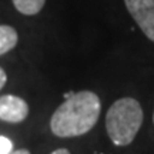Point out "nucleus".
I'll list each match as a JSON object with an SVG mask.
<instances>
[{"label":"nucleus","mask_w":154,"mask_h":154,"mask_svg":"<svg viewBox=\"0 0 154 154\" xmlns=\"http://www.w3.org/2000/svg\"><path fill=\"white\" fill-rule=\"evenodd\" d=\"M101 101L90 90L72 93L50 119V130L56 137H79L88 133L99 121Z\"/></svg>","instance_id":"1"},{"label":"nucleus","mask_w":154,"mask_h":154,"mask_svg":"<svg viewBox=\"0 0 154 154\" xmlns=\"http://www.w3.org/2000/svg\"><path fill=\"white\" fill-rule=\"evenodd\" d=\"M143 109L136 99L116 100L106 114V130L111 143L119 147L131 144L143 124Z\"/></svg>","instance_id":"2"},{"label":"nucleus","mask_w":154,"mask_h":154,"mask_svg":"<svg viewBox=\"0 0 154 154\" xmlns=\"http://www.w3.org/2000/svg\"><path fill=\"white\" fill-rule=\"evenodd\" d=\"M124 5L140 30L154 43V0H124Z\"/></svg>","instance_id":"3"},{"label":"nucleus","mask_w":154,"mask_h":154,"mask_svg":"<svg viewBox=\"0 0 154 154\" xmlns=\"http://www.w3.org/2000/svg\"><path fill=\"white\" fill-rule=\"evenodd\" d=\"M29 116V104L26 100L14 96L5 94L0 96V120L10 124L22 123Z\"/></svg>","instance_id":"4"},{"label":"nucleus","mask_w":154,"mask_h":154,"mask_svg":"<svg viewBox=\"0 0 154 154\" xmlns=\"http://www.w3.org/2000/svg\"><path fill=\"white\" fill-rule=\"evenodd\" d=\"M19 34L14 27L9 24H0V56L9 53L16 47Z\"/></svg>","instance_id":"5"},{"label":"nucleus","mask_w":154,"mask_h":154,"mask_svg":"<svg viewBox=\"0 0 154 154\" xmlns=\"http://www.w3.org/2000/svg\"><path fill=\"white\" fill-rule=\"evenodd\" d=\"M13 5L19 13L24 16H34L44 7L46 0H13Z\"/></svg>","instance_id":"6"},{"label":"nucleus","mask_w":154,"mask_h":154,"mask_svg":"<svg viewBox=\"0 0 154 154\" xmlns=\"http://www.w3.org/2000/svg\"><path fill=\"white\" fill-rule=\"evenodd\" d=\"M13 151V143L10 138L0 136V154H10Z\"/></svg>","instance_id":"7"},{"label":"nucleus","mask_w":154,"mask_h":154,"mask_svg":"<svg viewBox=\"0 0 154 154\" xmlns=\"http://www.w3.org/2000/svg\"><path fill=\"white\" fill-rule=\"evenodd\" d=\"M6 83H7V74H6L5 69L0 67V90L6 86Z\"/></svg>","instance_id":"8"},{"label":"nucleus","mask_w":154,"mask_h":154,"mask_svg":"<svg viewBox=\"0 0 154 154\" xmlns=\"http://www.w3.org/2000/svg\"><path fill=\"white\" fill-rule=\"evenodd\" d=\"M50 154H72V153L67 149H57V150H54V151H51Z\"/></svg>","instance_id":"9"},{"label":"nucleus","mask_w":154,"mask_h":154,"mask_svg":"<svg viewBox=\"0 0 154 154\" xmlns=\"http://www.w3.org/2000/svg\"><path fill=\"white\" fill-rule=\"evenodd\" d=\"M10 154H32V153L26 149H20V150H13Z\"/></svg>","instance_id":"10"},{"label":"nucleus","mask_w":154,"mask_h":154,"mask_svg":"<svg viewBox=\"0 0 154 154\" xmlns=\"http://www.w3.org/2000/svg\"><path fill=\"white\" fill-rule=\"evenodd\" d=\"M153 120H154V117H153Z\"/></svg>","instance_id":"11"}]
</instances>
